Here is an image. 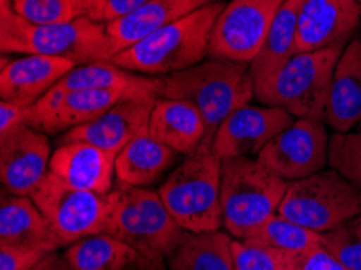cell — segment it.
Instances as JSON below:
<instances>
[{
    "mask_svg": "<svg viewBox=\"0 0 361 270\" xmlns=\"http://www.w3.org/2000/svg\"><path fill=\"white\" fill-rule=\"evenodd\" d=\"M154 92L162 99L188 102L206 123V140L212 142L219 126L235 110L255 97L250 65L207 59L177 73L156 76Z\"/></svg>",
    "mask_w": 361,
    "mask_h": 270,
    "instance_id": "cell-1",
    "label": "cell"
},
{
    "mask_svg": "<svg viewBox=\"0 0 361 270\" xmlns=\"http://www.w3.org/2000/svg\"><path fill=\"white\" fill-rule=\"evenodd\" d=\"M0 49L2 54L67 59L75 65L112 59L106 23L75 18L68 23L32 25L13 12L10 0H0Z\"/></svg>",
    "mask_w": 361,
    "mask_h": 270,
    "instance_id": "cell-2",
    "label": "cell"
},
{
    "mask_svg": "<svg viewBox=\"0 0 361 270\" xmlns=\"http://www.w3.org/2000/svg\"><path fill=\"white\" fill-rule=\"evenodd\" d=\"M224 7L222 0L207 4L152 32L109 62L147 76H166L195 67L207 57L212 27Z\"/></svg>",
    "mask_w": 361,
    "mask_h": 270,
    "instance_id": "cell-3",
    "label": "cell"
},
{
    "mask_svg": "<svg viewBox=\"0 0 361 270\" xmlns=\"http://www.w3.org/2000/svg\"><path fill=\"white\" fill-rule=\"evenodd\" d=\"M222 161L204 141L175 167L159 188V196L182 230L216 231L222 223Z\"/></svg>",
    "mask_w": 361,
    "mask_h": 270,
    "instance_id": "cell-4",
    "label": "cell"
},
{
    "mask_svg": "<svg viewBox=\"0 0 361 270\" xmlns=\"http://www.w3.org/2000/svg\"><path fill=\"white\" fill-rule=\"evenodd\" d=\"M288 181L264 167L258 159L222 161V223L235 240L253 235L279 212Z\"/></svg>",
    "mask_w": 361,
    "mask_h": 270,
    "instance_id": "cell-5",
    "label": "cell"
},
{
    "mask_svg": "<svg viewBox=\"0 0 361 270\" xmlns=\"http://www.w3.org/2000/svg\"><path fill=\"white\" fill-rule=\"evenodd\" d=\"M182 231L159 192L122 181H117L109 192L106 233L127 243L143 257L166 261Z\"/></svg>",
    "mask_w": 361,
    "mask_h": 270,
    "instance_id": "cell-6",
    "label": "cell"
},
{
    "mask_svg": "<svg viewBox=\"0 0 361 270\" xmlns=\"http://www.w3.org/2000/svg\"><path fill=\"white\" fill-rule=\"evenodd\" d=\"M343 49L295 54L256 97L262 106L287 110L295 118L324 122L334 70Z\"/></svg>",
    "mask_w": 361,
    "mask_h": 270,
    "instance_id": "cell-7",
    "label": "cell"
},
{
    "mask_svg": "<svg viewBox=\"0 0 361 270\" xmlns=\"http://www.w3.org/2000/svg\"><path fill=\"white\" fill-rule=\"evenodd\" d=\"M360 207L361 191L331 168L288 181L277 214L316 233H326L358 217Z\"/></svg>",
    "mask_w": 361,
    "mask_h": 270,
    "instance_id": "cell-8",
    "label": "cell"
},
{
    "mask_svg": "<svg viewBox=\"0 0 361 270\" xmlns=\"http://www.w3.org/2000/svg\"><path fill=\"white\" fill-rule=\"evenodd\" d=\"M31 200L56 231L63 246L86 236L106 233L109 219V195L70 186L49 172Z\"/></svg>",
    "mask_w": 361,
    "mask_h": 270,
    "instance_id": "cell-9",
    "label": "cell"
},
{
    "mask_svg": "<svg viewBox=\"0 0 361 270\" xmlns=\"http://www.w3.org/2000/svg\"><path fill=\"white\" fill-rule=\"evenodd\" d=\"M286 0H231L212 27L207 57L250 65Z\"/></svg>",
    "mask_w": 361,
    "mask_h": 270,
    "instance_id": "cell-10",
    "label": "cell"
},
{
    "mask_svg": "<svg viewBox=\"0 0 361 270\" xmlns=\"http://www.w3.org/2000/svg\"><path fill=\"white\" fill-rule=\"evenodd\" d=\"M329 140L324 122L297 118L256 159L286 181L302 180L326 170L329 164Z\"/></svg>",
    "mask_w": 361,
    "mask_h": 270,
    "instance_id": "cell-11",
    "label": "cell"
},
{
    "mask_svg": "<svg viewBox=\"0 0 361 270\" xmlns=\"http://www.w3.org/2000/svg\"><path fill=\"white\" fill-rule=\"evenodd\" d=\"M131 97H156L151 91H65L54 86L46 96L31 107L28 126L52 136L90 123L117 102ZM157 99V97H156Z\"/></svg>",
    "mask_w": 361,
    "mask_h": 270,
    "instance_id": "cell-12",
    "label": "cell"
},
{
    "mask_svg": "<svg viewBox=\"0 0 361 270\" xmlns=\"http://www.w3.org/2000/svg\"><path fill=\"white\" fill-rule=\"evenodd\" d=\"M295 122L287 110L271 106H246L224 120L212 137V152L221 159L253 157Z\"/></svg>",
    "mask_w": 361,
    "mask_h": 270,
    "instance_id": "cell-13",
    "label": "cell"
},
{
    "mask_svg": "<svg viewBox=\"0 0 361 270\" xmlns=\"http://www.w3.org/2000/svg\"><path fill=\"white\" fill-rule=\"evenodd\" d=\"M360 21V0H303L298 10L297 51L345 49Z\"/></svg>",
    "mask_w": 361,
    "mask_h": 270,
    "instance_id": "cell-14",
    "label": "cell"
},
{
    "mask_svg": "<svg viewBox=\"0 0 361 270\" xmlns=\"http://www.w3.org/2000/svg\"><path fill=\"white\" fill-rule=\"evenodd\" d=\"M51 142L47 135L25 125L0 137V180L4 191L31 196L49 173Z\"/></svg>",
    "mask_w": 361,
    "mask_h": 270,
    "instance_id": "cell-15",
    "label": "cell"
},
{
    "mask_svg": "<svg viewBox=\"0 0 361 270\" xmlns=\"http://www.w3.org/2000/svg\"><path fill=\"white\" fill-rule=\"evenodd\" d=\"M154 102L156 97H131L120 101L92 122L63 133L59 145L85 141L117 156L130 141L147 133Z\"/></svg>",
    "mask_w": 361,
    "mask_h": 270,
    "instance_id": "cell-16",
    "label": "cell"
},
{
    "mask_svg": "<svg viewBox=\"0 0 361 270\" xmlns=\"http://www.w3.org/2000/svg\"><path fill=\"white\" fill-rule=\"evenodd\" d=\"M76 65L67 59L46 55H21L10 60L2 55L0 96L2 101L32 107Z\"/></svg>",
    "mask_w": 361,
    "mask_h": 270,
    "instance_id": "cell-17",
    "label": "cell"
},
{
    "mask_svg": "<svg viewBox=\"0 0 361 270\" xmlns=\"http://www.w3.org/2000/svg\"><path fill=\"white\" fill-rule=\"evenodd\" d=\"M116 154L90 142H62L52 152L49 172L75 188L109 195L116 185Z\"/></svg>",
    "mask_w": 361,
    "mask_h": 270,
    "instance_id": "cell-18",
    "label": "cell"
},
{
    "mask_svg": "<svg viewBox=\"0 0 361 270\" xmlns=\"http://www.w3.org/2000/svg\"><path fill=\"white\" fill-rule=\"evenodd\" d=\"M211 2H217V0H149L135 12L106 23L112 57L127 51L136 42L146 39L147 36L166 25Z\"/></svg>",
    "mask_w": 361,
    "mask_h": 270,
    "instance_id": "cell-19",
    "label": "cell"
},
{
    "mask_svg": "<svg viewBox=\"0 0 361 270\" xmlns=\"http://www.w3.org/2000/svg\"><path fill=\"white\" fill-rule=\"evenodd\" d=\"M0 245L42 252H54L63 246L31 196L5 191L0 202Z\"/></svg>",
    "mask_w": 361,
    "mask_h": 270,
    "instance_id": "cell-20",
    "label": "cell"
},
{
    "mask_svg": "<svg viewBox=\"0 0 361 270\" xmlns=\"http://www.w3.org/2000/svg\"><path fill=\"white\" fill-rule=\"evenodd\" d=\"M361 120V35L357 32L338 59L334 70L327 123L337 133H350Z\"/></svg>",
    "mask_w": 361,
    "mask_h": 270,
    "instance_id": "cell-21",
    "label": "cell"
},
{
    "mask_svg": "<svg viewBox=\"0 0 361 270\" xmlns=\"http://www.w3.org/2000/svg\"><path fill=\"white\" fill-rule=\"evenodd\" d=\"M147 133L177 154L190 156L204 142L206 123L188 102L157 97Z\"/></svg>",
    "mask_w": 361,
    "mask_h": 270,
    "instance_id": "cell-22",
    "label": "cell"
},
{
    "mask_svg": "<svg viewBox=\"0 0 361 270\" xmlns=\"http://www.w3.org/2000/svg\"><path fill=\"white\" fill-rule=\"evenodd\" d=\"M303 0H286L279 8L271 30L262 44L259 54L250 63V75L255 86V96H258L277 71L293 57L297 51L298 10Z\"/></svg>",
    "mask_w": 361,
    "mask_h": 270,
    "instance_id": "cell-23",
    "label": "cell"
},
{
    "mask_svg": "<svg viewBox=\"0 0 361 270\" xmlns=\"http://www.w3.org/2000/svg\"><path fill=\"white\" fill-rule=\"evenodd\" d=\"M175 161L177 152L173 149L156 141L149 133H143L117 154L116 178L122 183L147 188L157 183Z\"/></svg>",
    "mask_w": 361,
    "mask_h": 270,
    "instance_id": "cell-24",
    "label": "cell"
},
{
    "mask_svg": "<svg viewBox=\"0 0 361 270\" xmlns=\"http://www.w3.org/2000/svg\"><path fill=\"white\" fill-rule=\"evenodd\" d=\"M232 236L216 231L183 230L171 254L166 257L169 270H235Z\"/></svg>",
    "mask_w": 361,
    "mask_h": 270,
    "instance_id": "cell-25",
    "label": "cell"
},
{
    "mask_svg": "<svg viewBox=\"0 0 361 270\" xmlns=\"http://www.w3.org/2000/svg\"><path fill=\"white\" fill-rule=\"evenodd\" d=\"M156 76H146L125 70L112 62H94L76 67L56 85L60 90H104V91H151ZM156 94V92H154ZM157 97V96H156Z\"/></svg>",
    "mask_w": 361,
    "mask_h": 270,
    "instance_id": "cell-26",
    "label": "cell"
},
{
    "mask_svg": "<svg viewBox=\"0 0 361 270\" xmlns=\"http://www.w3.org/2000/svg\"><path fill=\"white\" fill-rule=\"evenodd\" d=\"M73 270H127L141 254L109 233L86 236L63 254Z\"/></svg>",
    "mask_w": 361,
    "mask_h": 270,
    "instance_id": "cell-27",
    "label": "cell"
},
{
    "mask_svg": "<svg viewBox=\"0 0 361 270\" xmlns=\"http://www.w3.org/2000/svg\"><path fill=\"white\" fill-rule=\"evenodd\" d=\"M243 241L295 252L321 245V233H316L313 230L292 222V220L281 216V214H276Z\"/></svg>",
    "mask_w": 361,
    "mask_h": 270,
    "instance_id": "cell-28",
    "label": "cell"
},
{
    "mask_svg": "<svg viewBox=\"0 0 361 270\" xmlns=\"http://www.w3.org/2000/svg\"><path fill=\"white\" fill-rule=\"evenodd\" d=\"M321 245L348 270H361V222L358 217L321 233Z\"/></svg>",
    "mask_w": 361,
    "mask_h": 270,
    "instance_id": "cell-29",
    "label": "cell"
},
{
    "mask_svg": "<svg viewBox=\"0 0 361 270\" xmlns=\"http://www.w3.org/2000/svg\"><path fill=\"white\" fill-rule=\"evenodd\" d=\"M329 164L361 191V131L336 133L329 140Z\"/></svg>",
    "mask_w": 361,
    "mask_h": 270,
    "instance_id": "cell-30",
    "label": "cell"
},
{
    "mask_svg": "<svg viewBox=\"0 0 361 270\" xmlns=\"http://www.w3.org/2000/svg\"><path fill=\"white\" fill-rule=\"evenodd\" d=\"M13 12L32 25L68 23L76 18L73 0H10Z\"/></svg>",
    "mask_w": 361,
    "mask_h": 270,
    "instance_id": "cell-31",
    "label": "cell"
},
{
    "mask_svg": "<svg viewBox=\"0 0 361 270\" xmlns=\"http://www.w3.org/2000/svg\"><path fill=\"white\" fill-rule=\"evenodd\" d=\"M232 252L235 270H283V252L281 250L233 240Z\"/></svg>",
    "mask_w": 361,
    "mask_h": 270,
    "instance_id": "cell-32",
    "label": "cell"
},
{
    "mask_svg": "<svg viewBox=\"0 0 361 270\" xmlns=\"http://www.w3.org/2000/svg\"><path fill=\"white\" fill-rule=\"evenodd\" d=\"M283 270H348L322 245L303 251H282Z\"/></svg>",
    "mask_w": 361,
    "mask_h": 270,
    "instance_id": "cell-33",
    "label": "cell"
},
{
    "mask_svg": "<svg viewBox=\"0 0 361 270\" xmlns=\"http://www.w3.org/2000/svg\"><path fill=\"white\" fill-rule=\"evenodd\" d=\"M49 252L0 245V270H32Z\"/></svg>",
    "mask_w": 361,
    "mask_h": 270,
    "instance_id": "cell-34",
    "label": "cell"
},
{
    "mask_svg": "<svg viewBox=\"0 0 361 270\" xmlns=\"http://www.w3.org/2000/svg\"><path fill=\"white\" fill-rule=\"evenodd\" d=\"M31 107H23L7 101L0 102V137L30 123Z\"/></svg>",
    "mask_w": 361,
    "mask_h": 270,
    "instance_id": "cell-35",
    "label": "cell"
},
{
    "mask_svg": "<svg viewBox=\"0 0 361 270\" xmlns=\"http://www.w3.org/2000/svg\"><path fill=\"white\" fill-rule=\"evenodd\" d=\"M147 2L149 0H109L102 12L101 23H111L114 20L122 18V16L135 12L136 8L143 7Z\"/></svg>",
    "mask_w": 361,
    "mask_h": 270,
    "instance_id": "cell-36",
    "label": "cell"
},
{
    "mask_svg": "<svg viewBox=\"0 0 361 270\" xmlns=\"http://www.w3.org/2000/svg\"><path fill=\"white\" fill-rule=\"evenodd\" d=\"M109 0H73L76 18H90L101 23L102 12Z\"/></svg>",
    "mask_w": 361,
    "mask_h": 270,
    "instance_id": "cell-37",
    "label": "cell"
},
{
    "mask_svg": "<svg viewBox=\"0 0 361 270\" xmlns=\"http://www.w3.org/2000/svg\"><path fill=\"white\" fill-rule=\"evenodd\" d=\"M32 270H73V267L70 266L67 257L60 256L59 252L54 251L44 256L42 261Z\"/></svg>",
    "mask_w": 361,
    "mask_h": 270,
    "instance_id": "cell-38",
    "label": "cell"
},
{
    "mask_svg": "<svg viewBox=\"0 0 361 270\" xmlns=\"http://www.w3.org/2000/svg\"><path fill=\"white\" fill-rule=\"evenodd\" d=\"M127 270H166V267H164V261H152V259L141 256Z\"/></svg>",
    "mask_w": 361,
    "mask_h": 270,
    "instance_id": "cell-39",
    "label": "cell"
},
{
    "mask_svg": "<svg viewBox=\"0 0 361 270\" xmlns=\"http://www.w3.org/2000/svg\"><path fill=\"white\" fill-rule=\"evenodd\" d=\"M358 130L361 131V120H360V123H358Z\"/></svg>",
    "mask_w": 361,
    "mask_h": 270,
    "instance_id": "cell-40",
    "label": "cell"
},
{
    "mask_svg": "<svg viewBox=\"0 0 361 270\" xmlns=\"http://www.w3.org/2000/svg\"><path fill=\"white\" fill-rule=\"evenodd\" d=\"M358 219H360V222H361V207H360V216H358Z\"/></svg>",
    "mask_w": 361,
    "mask_h": 270,
    "instance_id": "cell-41",
    "label": "cell"
},
{
    "mask_svg": "<svg viewBox=\"0 0 361 270\" xmlns=\"http://www.w3.org/2000/svg\"><path fill=\"white\" fill-rule=\"evenodd\" d=\"M360 4H361V0H360Z\"/></svg>",
    "mask_w": 361,
    "mask_h": 270,
    "instance_id": "cell-42",
    "label": "cell"
}]
</instances>
